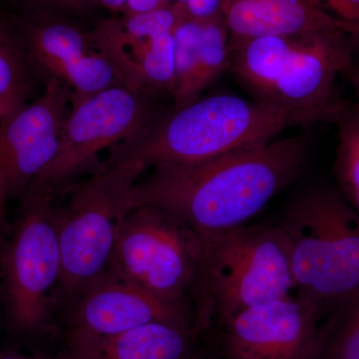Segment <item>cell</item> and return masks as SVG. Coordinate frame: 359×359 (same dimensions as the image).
<instances>
[{"mask_svg": "<svg viewBox=\"0 0 359 359\" xmlns=\"http://www.w3.org/2000/svg\"><path fill=\"white\" fill-rule=\"evenodd\" d=\"M165 6H168V4L163 0H128L123 15H136V14L151 13Z\"/></svg>", "mask_w": 359, "mask_h": 359, "instance_id": "obj_23", "label": "cell"}, {"mask_svg": "<svg viewBox=\"0 0 359 359\" xmlns=\"http://www.w3.org/2000/svg\"><path fill=\"white\" fill-rule=\"evenodd\" d=\"M1 118H2V113H1V111H0V120H1Z\"/></svg>", "mask_w": 359, "mask_h": 359, "instance_id": "obj_30", "label": "cell"}, {"mask_svg": "<svg viewBox=\"0 0 359 359\" xmlns=\"http://www.w3.org/2000/svg\"><path fill=\"white\" fill-rule=\"evenodd\" d=\"M323 318L313 359H359V294Z\"/></svg>", "mask_w": 359, "mask_h": 359, "instance_id": "obj_19", "label": "cell"}, {"mask_svg": "<svg viewBox=\"0 0 359 359\" xmlns=\"http://www.w3.org/2000/svg\"><path fill=\"white\" fill-rule=\"evenodd\" d=\"M189 359H217L216 353L208 346H201Z\"/></svg>", "mask_w": 359, "mask_h": 359, "instance_id": "obj_27", "label": "cell"}, {"mask_svg": "<svg viewBox=\"0 0 359 359\" xmlns=\"http://www.w3.org/2000/svg\"><path fill=\"white\" fill-rule=\"evenodd\" d=\"M320 122L330 123L320 113L217 94L153 118L140 132L111 149L101 168L136 162L147 170L164 163L203 162L268 144L285 130Z\"/></svg>", "mask_w": 359, "mask_h": 359, "instance_id": "obj_2", "label": "cell"}, {"mask_svg": "<svg viewBox=\"0 0 359 359\" xmlns=\"http://www.w3.org/2000/svg\"><path fill=\"white\" fill-rule=\"evenodd\" d=\"M71 107L69 90L49 78L39 99L0 120V248L9 230V203L21 199L55 157Z\"/></svg>", "mask_w": 359, "mask_h": 359, "instance_id": "obj_10", "label": "cell"}, {"mask_svg": "<svg viewBox=\"0 0 359 359\" xmlns=\"http://www.w3.org/2000/svg\"><path fill=\"white\" fill-rule=\"evenodd\" d=\"M230 59L231 35L221 14L202 20L197 80L199 96L214 84L224 71L229 70Z\"/></svg>", "mask_w": 359, "mask_h": 359, "instance_id": "obj_21", "label": "cell"}, {"mask_svg": "<svg viewBox=\"0 0 359 359\" xmlns=\"http://www.w3.org/2000/svg\"><path fill=\"white\" fill-rule=\"evenodd\" d=\"M32 62L69 90L71 104L123 85L93 32L62 18H36L21 32ZM124 86V85H123Z\"/></svg>", "mask_w": 359, "mask_h": 359, "instance_id": "obj_13", "label": "cell"}, {"mask_svg": "<svg viewBox=\"0 0 359 359\" xmlns=\"http://www.w3.org/2000/svg\"><path fill=\"white\" fill-rule=\"evenodd\" d=\"M323 314L297 297L243 309L222 320L223 359H313Z\"/></svg>", "mask_w": 359, "mask_h": 359, "instance_id": "obj_12", "label": "cell"}, {"mask_svg": "<svg viewBox=\"0 0 359 359\" xmlns=\"http://www.w3.org/2000/svg\"><path fill=\"white\" fill-rule=\"evenodd\" d=\"M180 8L171 4L151 13L103 20L93 30L97 47L122 84L147 96L174 86L173 29Z\"/></svg>", "mask_w": 359, "mask_h": 359, "instance_id": "obj_11", "label": "cell"}, {"mask_svg": "<svg viewBox=\"0 0 359 359\" xmlns=\"http://www.w3.org/2000/svg\"><path fill=\"white\" fill-rule=\"evenodd\" d=\"M144 171L136 162L100 168L60 193L67 197L53 205L61 257L58 313L67 316L84 290L105 273L130 191Z\"/></svg>", "mask_w": 359, "mask_h": 359, "instance_id": "obj_6", "label": "cell"}, {"mask_svg": "<svg viewBox=\"0 0 359 359\" xmlns=\"http://www.w3.org/2000/svg\"><path fill=\"white\" fill-rule=\"evenodd\" d=\"M202 268L193 306L198 334L243 309L290 297V245L280 224L198 233Z\"/></svg>", "mask_w": 359, "mask_h": 359, "instance_id": "obj_4", "label": "cell"}, {"mask_svg": "<svg viewBox=\"0 0 359 359\" xmlns=\"http://www.w3.org/2000/svg\"><path fill=\"white\" fill-rule=\"evenodd\" d=\"M308 156V139L292 136L203 162L156 165L131 189L127 207L162 208L197 233L236 228L295 181Z\"/></svg>", "mask_w": 359, "mask_h": 359, "instance_id": "obj_1", "label": "cell"}, {"mask_svg": "<svg viewBox=\"0 0 359 359\" xmlns=\"http://www.w3.org/2000/svg\"><path fill=\"white\" fill-rule=\"evenodd\" d=\"M280 226L290 241L295 297L325 318L359 294V214L337 189L316 186L297 194Z\"/></svg>", "mask_w": 359, "mask_h": 359, "instance_id": "obj_5", "label": "cell"}, {"mask_svg": "<svg viewBox=\"0 0 359 359\" xmlns=\"http://www.w3.org/2000/svg\"><path fill=\"white\" fill-rule=\"evenodd\" d=\"M71 106L55 157L26 193L43 194L55 199L78 175L95 165L99 153L128 140L155 117L147 96L123 85Z\"/></svg>", "mask_w": 359, "mask_h": 359, "instance_id": "obj_9", "label": "cell"}, {"mask_svg": "<svg viewBox=\"0 0 359 359\" xmlns=\"http://www.w3.org/2000/svg\"><path fill=\"white\" fill-rule=\"evenodd\" d=\"M231 40L351 30L309 0H221Z\"/></svg>", "mask_w": 359, "mask_h": 359, "instance_id": "obj_16", "label": "cell"}, {"mask_svg": "<svg viewBox=\"0 0 359 359\" xmlns=\"http://www.w3.org/2000/svg\"><path fill=\"white\" fill-rule=\"evenodd\" d=\"M163 1H164L165 4H168V6H170V4H171V2H174V0H163Z\"/></svg>", "mask_w": 359, "mask_h": 359, "instance_id": "obj_29", "label": "cell"}, {"mask_svg": "<svg viewBox=\"0 0 359 359\" xmlns=\"http://www.w3.org/2000/svg\"><path fill=\"white\" fill-rule=\"evenodd\" d=\"M201 37L202 20L189 15L180 6L178 20L173 29L174 87L172 95L175 107H182L199 99L197 80Z\"/></svg>", "mask_w": 359, "mask_h": 359, "instance_id": "obj_18", "label": "cell"}, {"mask_svg": "<svg viewBox=\"0 0 359 359\" xmlns=\"http://www.w3.org/2000/svg\"><path fill=\"white\" fill-rule=\"evenodd\" d=\"M155 323L197 330L192 304L161 301L105 271L90 283L66 316V332L113 334Z\"/></svg>", "mask_w": 359, "mask_h": 359, "instance_id": "obj_14", "label": "cell"}, {"mask_svg": "<svg viewBox=\"0 0 359 359\" xmlns=\"http://www.w3.org/2000/svg\"><path fill=\"white\" fill-rule=\"evenodd\" d=\"M349 33L325 32L231 40L229 70L252 99L320 113L334 123L344 101L335 80L351 62Z\"/></svg>", "mask_w": 359, "mask_h": 359, "instance_id": "obj_3", "label": "cell"}, {"mask_svg": "<svg viewBox=\"0 0 359 359\" xmlns=\"http://www.w3.org/2000/svg\"><path fill=\"white\" fill-rule=\"evenodd\" d=\"M189 0H174V4H179V6H185L187 2H188Z\"/></svg>", "mask_w": 359, "mask_h": 359, "instance_id": "obj_28", "label": "cell"}, {"mask_svg": "<svg viewBox=\"0 0 359 359\" xmlns=\"http://www.w3.org/2000/svg\"><path fill=\"white\" fill-rule=\"evenodd\" d=\"M334 123L339 127L334 164L337 190L359 214V105L344 104Z\"/></svg>", "mask_w": 359, "mask_h": 359, "instance_id": "obj_20", "label": "cell"}, {"mask_svg": "<svg viewBox=\"0 0 359 359\" xmlns=\"http://www.w3.org/2000/svg\"><path fill=\"white\" fill-rule=\"evenodd\" d=\"M332 14L351 30L353 39H359V0H309Z\"/></svg>", "mask_w": 359, "mask_h": 359, "instance_id": "obj_22", "label": "cell"}, {"mask_svg": "<svg viewBox=\"0 0 359 359\" xmlns=\"http://www.w3.org/2000/svg\"><path fill=\"white\" fill-rule=\"evenodd\" d=\"M20 216L0 248L1 294L13 332L55 330L61 257L51 196L26 193Z\"/></svg>", "mask_w": 359, "mask_h": 359, "instance_id": "obj_7", "label": "cell"}, {"mask_svg": "<svg viewBox=\"0 0 359 359\" xmlns=\"http://www.w3.org/2000/svg\"><path fill=\"white\" fill-rule=\"evenodd\" d=\"M201 268L192 226L162 208L142 205L122 217L106 271L161 301L193 306Z\"/></svg>", "mask_w": 359, "mask_h": 359, "instance_id": "obj_8", "label": "cell"}, {"mask_svg": "<svg viewBox=\"0 0 359 359\" xmlns=\"http://www.w3.org/2000/svg\"><path fill=\"white\" fill-rule=\"evenodd\" d=\"M93 2H96L104 8L114 11V13H123L126 8L128 0H93Z\"/></svg>", "mask_w": 359, "mask_h": 359, "instance_id": "obj_26", "label": "cell"}, {"mask_svg": "<svg viewBox=\"0 0 359 359\" xmlns=\"http://www.w3.org/2000/svg\"><path fill=\"white\" fill-rule=\"evenodd\" d=\"M0 359H58V356H50L43 353L25 354L16 351H1Z\"/></svg>", "mask_w": 359, "mask_h": 359, "instance_id": "obj_25", "label": "cell"}, {"mask_svg": "<svg viewBox=\"0 0 359 359\" xmlns=\"http://www.w3.org/2000/svg\"><path fill=\"white\" fill-rule=\"evenodd\" d=\"M30 60L21 32L0 18V111L2 117L27 103Z\"/></svg>", "mask_w": 359, "mask_h": 359, "instance_id": "obj_17", "label": "cell"}, {"mask_svg": "<svg viewBox=\"0 0 359 359\" xmlns=\"http://www.w3.org/2000/svg\"><path fill=\"white\" fill-rule=\"evenodd\" d=\"M39 6L59 7V8L79 11L89 6L93 0H29Z\"/></svg>", "mask_w": 359, "mask_h": 359, "instance_id": "obj_24", "label": "cell"}, {"mask_svg": "<svg viewBox=\"0 0 359 359\" xmlns=\"http://www.w3.org/2000/svg\"><path fill=\"white\" fill-rule=\"evenodd\" d=\"M195 327L155 323L99 335L66 332L58 359H189L200 347Z\"/></svg>", "mask_w": 359, "mask_h": 359, "instance_id": "obj_15", "label": "cell"}]
</instances>
